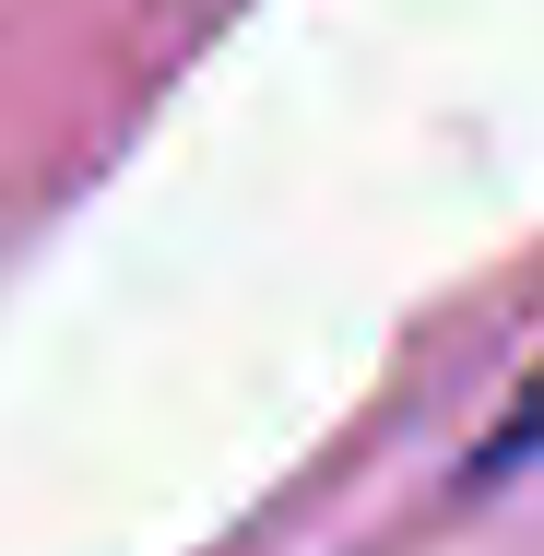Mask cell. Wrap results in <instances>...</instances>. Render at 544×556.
Here are the masks:
<instances>
[{"label":"cell","instance_id":"cell-1","mask_svg":"<svg viewBox=\"0 0 544 556\" xmlns=\"http://www.w3.org/2000/svg\"><path fill=\"white\" fill-rule=\"evenodd\" d=\"M533 450H544V367L521 379V403H509V415H497V427L473 439V462H461V485H509V473H521Z\"/></svg>","mask_w":544,"mask_h":556}]
</instances>
